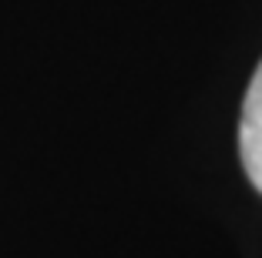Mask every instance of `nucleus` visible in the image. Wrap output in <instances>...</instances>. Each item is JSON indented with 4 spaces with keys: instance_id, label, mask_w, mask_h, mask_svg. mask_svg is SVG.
<instances>
[{
    "instance_id": "f257e3e1",
    "label": "nucleus",
    "mask_w": 262,
    "mask_h": 258,
    "mask_svg": "<svg viewBox=\"0 0 262 258\" xmlns=\"http://www.w3.org/2000/svg\"><path fill=\"white\" fill-rule=\"evenodd\" d=\"M239 158L255 191H262V61L249 81L239 118Z\"/></svg>"
}]
</instances>
